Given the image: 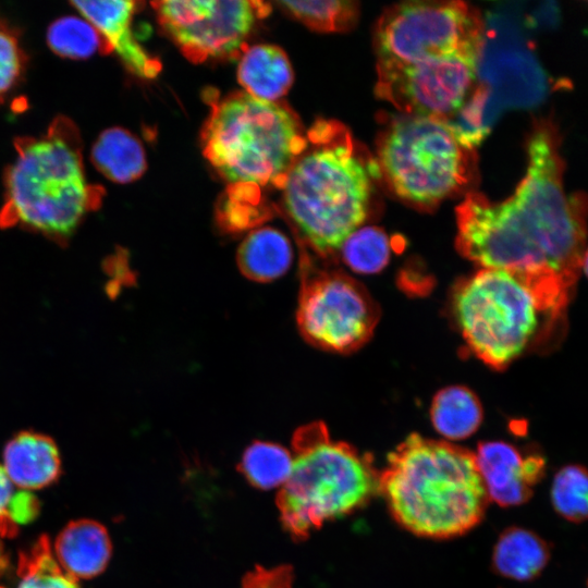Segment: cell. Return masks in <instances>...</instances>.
I'll list each match as a JSON object with an SVG mask.
<instances>
[{
    "mask_svg": "<svg viewBox=\"0 0 588 588\" xmlns=\"http://www.w3.org/2000/svg\"><path fill=\"white\" fill-rule=\"evenodd\" d=\"M559 147L553 125L540 122L528 142L526 173L509 198L465 194L456 208L461 254L486 269L576 281L586 268V201L566 194Z\"/></svg>",
    "mask_w": 588,
    "mask_h": 588,
    "instance_id": "6da1fadb",
    "label": "cell"
},
{
    "mask_svg": "<svg viewBox=\"0 0 588 588\" xmlns=\"http://www.w3.org/2000/svg\"><path fill=\"white\" fill-rule=\"evenodd\" d=\"M201 131L204 156L226 183L222 224L242 231L265 220L261 192L282 191L287 173L307 147L296 115L285 106L236 91L211 96Z\"/></svg>",
    "mask_w": 588,
    "mask_h": 588,
    "instance_id": "7a4b0ae2",
    "label": "cell"
},
{
    "mask_svg": "<svg viewBox=\"0 0 588 588\" xmlns=\"http://www.w3.org/2000/svg\"><path fill=\"white\" fill-rule=\"evenodd\" d=\"M378 494L399 526L434 540L474 529L490 502L473 452L418 433L388 454Z\"/></svg>",
    "mask_w": 588,
    "mask_h": 588,
    "instance_id": "3957f363",
    "label": "cell"
},
{
    "mask_svg": "<svg viewBox=\"0 0 588 588\" xmlns=\"http://www.w3.org/2000/svg\"><path fill=\"white\" fill-rule=\"evenodd\" d=\"M306 137L282 187L283 207L301 238L326 258L367 219L379 173L340 122L319 120Z\"/></svg>",
    "mask_w": 588,
    "mask_h": 588,
    "instance_id": "277c9868",
    "label": "cell"
},
{
    "mask_svg": "<svg viewBox=\"0 0 588 588\" xmlns=\"http://www.w3.org/2000/svg\"><path fill=\"white\" fill-rule=\"evenodd\" d=\"M14 146L0 228L21 226L65 244L86 215L100 207L106 193L86 179L78 128L59 115L44 135L19 137Z\"/></svg>",
    "mask_w": 588,
    "mask_h": 588,
    "instance_id": "5b68a950",
    "label": "cell"
},
{
    "mask_svg": "<svg viewBox=\"0 0 588 588\" xmlns=\"http://www.w3.org/2000/svg\"><path fill=\"white\" fill-rule=\"evenodd\" d=\"M573 284L551 273L481 268L455 287L453 311L474 354L502 368L552 329Z\"/></svg>",
    "mask_w": 588,
    "mask_h": 588,
    "instance_id": "8992f818",
    "label": "cell"
},
{
    "mask_svg": "<svg viewBox=\"0 0 588 588\" xmlns=\"http://www.w3.org/2000/svg\"><path fill=\"white\" fill-rule=\"evenodd\" d=\"M293 466L275 503L285 531L305 540L324 523L360 510L378 495L379 470L368 454L333 441L321 421L292 438Z\"/></svg>",
    "mask_w": 588,
    "mask_h": 588,
    "instance_id": "52a82bcc",
    "label": "cell"
},
{
    "mask_svg": "<svg viewBox=\"0 0 588 588\" xmlns=\"http://www.w3.org/2000/svg\"><path fill=\"white\" fill-rule=\"evenodd\" d=\"M379 176L401 200L427 209L471 184L475 148L464 143L446 121L397 113L377 139Z\"/></svg>",
    "mask_w": 588,
    "mask_h": 588,
    "instance_id": "ba28073f",
    "label": "cell"
},
{
    "mask_svg": "<svg viewBox=\"0 0 588 588\" xmlns=\"http://www.w3.org/2000/svg\"><path fill=\"white\" fill-rule=\"evenodd\" d=\"M377 70L458 53H482L480 12L463 1H405L388 8L375 29Z\"/></svg>",
    "mask_w": 588,
    "mask_h": 588,
    "instance_id": "9c48e42d",
    "label": "cell"
},
{
    "mask_svg": "<svg viewBox=\"0 0 588 588\" xmlns=\"http://www.w3.org/2000/svg\"><path fill=\"white\" fill-rule=\"evenodd\" d=\"M378 318V306L359 282L303 257L296 323L305 341L323 351L351 353L369 340Z\"/></svg>",
    "mask_w": 588,
    "mask_h": 588,
    "instance_id": "30bf717a",
    "label": "cell"
},
{
    "mask_svg": "<svg viewBox=\"0 0 588 588\" xmlns=\"http://www.w3.org/2000/svg\"><path fill=\"white\" fill-rule=\"evenodd\" d=\"M151 5L162 30L194 63L240 57L258 20L271 11L269 3L245 0H166Z\"/></svg>",
    "mask_w": 588,
    "mask_h": 588,
    "instance_id": "8fae6325",
    "label": "cell"
},
{
    "mask_svg": "<svg viewBox=\"0 0 588 588\" xmlns=\"http://www.w3.org/2000/svg\"><path fill=\"white\" fill-rule=\"evenodd\" d=\"M481 53H458L377 70V95L399 113L446 120L477 86Z\"/></svg>",
    "mask_w": 588,
    "mask_h": 588,
    "instance_id": "7c38bea8",
    "label": "cell"
},
{
    "mask_svg": "<svg viewBox=\"0 0 588 588\" xmlns=\"http://www.w3.org/2000/svg\"><path fill=\"white\" fill-rule=\"evenodd\" d=\"M474 455L489 501L503 507L526 503L546 473L542 455L524 454L504 441L481 442Z\"/></svg>",
    "mask_w": 588,
    "mask_h": 588,
    "instance_id": "4fadbf2b",
    "label": "cell"
},
{
    "mask_svg": "<svg viewBox=\"0 0 588 588\" xmlns=\"http://www.w3.org/2000/svg\"><path fill=\"white\" fill-rule=\"evenodd\" d=\"M71 4L100 34L105 52H115L126 69L142 78H154L161 71L159 59L151 57L136 40L132 20L135 1H72Z\"/></svg>",
    "mask_w": 588,
    "mask_h": 588,
    "instance_id": "5bb4252c",
    "label": "cell"
},
{
    "mask_svg": "<svg viewBox=\"0 0 588 588\" xmlns=\"http://www.w3.org/2000/svg\"><path fill=\"white\" fill-rule=\"evenodd\" d=\"M15 488L32 491L54 482L61 473L60 452L48 436L21 431L3 450L1 464Z\"/></svg>",
    "mask_w": 588,
    "mask_h": 588,
    "instance_id": "9a60e30c",
    "label": "cell"
},
{
    "mask_svg": "<svg viewBox=\"0 0 588 588\" xmlns=\"http://www.w3.org/2000/svg\"><path fill=\"white\" fill-rule=\"evenodd\" d=\"M59 565L76 580L93 578L105 571L112 544L107 529L98 522L79 519L58 535L53 550Z\"/></svg>",
    "mask_w": 588,
    "mask_h": 588,
    "instance_id": "2e32d148",
    "label": "cell"
},
{
    "mask_svg": "<svg viewBox=\"0 0 588 588\" xmlns=\"http://www.w3.org/2000/svg\"><path fill=\"white\" fill-rule=\"evenodd\" d=\"M237 79L248 95L277 102L291 88L293 70L281 48L255 45L246 47L241 53Z\"/></svg>",
    "mask_w": 588,
    "mask_h": 588,
    "instance_id": "e0dca14e",
    "label": "cell"
},
{
    "mask_svg": "<svg viewBox=\"0 0 588 588\" xmlns=\"http://www.w3.org/2000/svg\"><path fill=\"white\" fill-rule=\"evenodd\" d=\"M550 547L536 532L509 527L503 530L492 551V567L499 575L516 581L536 578L550 560Z\"/></svg>",
    "mask_w": 588,
    "mask_h": 588,
    "instance_id": "ac0fdd59",
    "label": "cell"
},
{
    "mask_svg": "<svg viewBox=\"0 0 588 588\" xmlns=\"http://www.w3.org/2000/svg\"><path fill=\"white\" fill-rule=\"evenodd\" d=\"M293 248L281 231L271 226L255 229L242 241L236 253L241 273L256 282L281 278L291 267Z\"/></svg>",
    "mask_w": 588,
    "mask_h": 588,
    "instance_id": "d6986e66",
    "label": "cell"
},
{
    "mask_svg": "<svg viewBox=\"0 0 588 588\" xmlns=\"http://www.w3.org/2000/svg\"><path fill=\"white\" fill-rule=\"evenodd\" d=\"M90 159L95 168L114 183L133 182L147 167L143 144L122 127L103 131L91 148Z\"/></svg>",
    "mask_w": 588,
    "mask_h": 588,
    "instance_id": "ffe728a7",
    "label": "cell"
},
{
    "mask_svg": "<svg viewBox=\"0 0 588 588\" xmlns=\"http://www.w3.org/2000/svg\"><path fill=\"white\" fill-rule=\"evenodd\" d=\"M430 416L433 428L445 441H457L477 431L482 421V408L470 390L452 385L434 396Z\"/></svg>",
    "mask_w": 588,
    "mask_h": 588,
    "instance_id": "44dd1931",
    "label": "cell"
},
{
    "mask_svg": "<svg viewBox=\"0 0 588 588\" xmlns=\"http://www.w3.org/2000/svg\"><path fill=\"white\" fill-rule=\"evenodd\" d=\"M293 466L292 453L279 443L255 441L241 457L240 473L255 488L270 490L281 488Z\"/></svg>",
    "mask_w": 588,
    "mask_h": 588,
    "instance_id": "7402d4cb",
    "label": "cell"
},
{
    "mask_svg": "<svg viewBox=\"0 0 588 588\" xmlns=\"http://www.w3.org/2000/svg\"><path fill=\"white\" fill-rule=\"evenodd\" d=\"M287 15L320 33L346 32L356 24L358 2L352 0L278 1Z\"/></svg>",
    "mask_w": 588,
    "mask_h": 588,
    "instance_id": "603a6c76",
    "label": "cell"
},
{
    "mask_svg": "<svg viewBox=\"0 0 588 588\" xmlns=\"http://www.w3.org/2000/svg\"><path fill=\"white\" fill-rule=\"evenodd\" d=\"M47 41L54 53L74 60L105 52L100 34L84 17L64 16L56 20L48 28Z\"/></svg>",
    "mask_w": 588,
    "mask_h": 588,
    "instance_id": "cb8c5ba5",
    "label": "cell"
},
{
    "mask_svg": "<svg viewBox=\"0 0 588 588\" xmlns=\"http://www.w3.org/2000/svg\"><path fill=\"white\" fill-rule=\"evenodd\" d=\"M16 588H79L77 580L57 562L46 538L20 558Z\"/></svg>",
    "mask_w": 588,
    "mask_h": 588,
    "instance_id": "d4e9b609",
    "label": "cell"
},
{
    "mask_svg": "<svg viewBox=\"0 0 588 588\" xmlns=\"http://www.w3.org/2000/svg\"><path fill=\"white\" fill-rule=\"evenodd\" d=\"M550 499L554 511L571 523H581L588 514V477L576 464L560 468L551 483Z\"/></svg>",
    "mask_w": 588,
    "mask_h": 588,
    "instance_id": "484cf974",
    "label": "cell"
},
{
    "mask_svg": "<svg viewBox=\"0 0 588 588\" xmlns=\"http://www.w3.org/2000/svg\"><path fill=\"white\" fill-rule=\"evenodd\" d=\"M344 262L359 273L382 270L390 258V242L387 234L375 226L358 228L339 249Z\"/></svg>",
    "mask_w": 588,
    "mask_h": 588,
    "instance_id": "4316f807",
    "label": "cell"
},
{
    "mask_svg": "<svg viewBox=\"0 0 588 588\" xmlns=\"http://www.w3.org/2000/svg\"><path fill=\"white\" fill-rule=\"evenodd\" d=\"M25 62L17 34L0 21V100L21 78Z\"/></svg>",
    "mask_w": 588,
    "mask_h": 588,
    "instance_id": "83f0119b",
    "label": "cell"
},
{
    "mask_svg": "<svg viewBox=\"0 0 588 588\" xmlns=\"http://www.w3.org/2000/svg\"><path fill=\"white\" fill-rule=\"evenodd\" d=\"M293 580L291 565H278L270 568L256 566L243 577L241 588H292Z\"/></svg>",
    "mask_w": 588,
    "mask_h": 588,
    "instance_id": "f1b7e54d",
    "label": "cell"
},
{
    "mask_svg": "<svg viewBox=\"0 0 588 588\" xmlns=\"http://www.w3.org/2000/svg\"><path fill=\"white\" fill-rule=\"evenodd\" d=\"M16 491L0 464V531L3 537H12L16 531V526L10 519V510Z\"/></svg>",
    "mask_w": 588,
    "mask_h": 588,
    "instance_id": "f546056e",
    "label": "cell"
},
{
    "mask_svg": "<svg viewBox=\"0 0 588 588\" xmlns=\"http://www.w3.org/2000/svg\"><path fill=\"white\" fill-rule=\"evenodd\" d=\"M3 535L0 531V575L7 569L9 565V558L5 553V549L2 541Z\"/></svg>",
    "mask_w": 588,
    "mask_h": 588,
    "instance_id": "4dcf8cb0",
    "label": "cell"
}]
</instances>
